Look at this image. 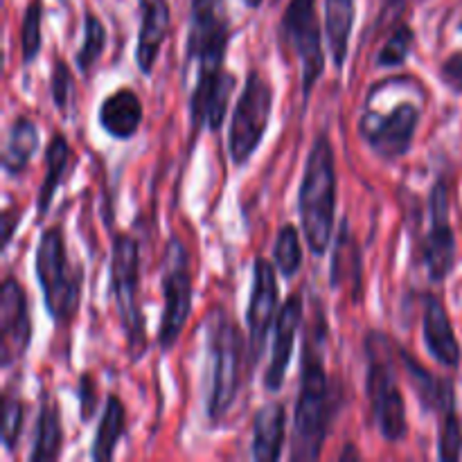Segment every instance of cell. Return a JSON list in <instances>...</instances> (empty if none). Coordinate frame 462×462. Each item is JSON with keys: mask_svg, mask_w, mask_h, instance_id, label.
Listing matches in <instances>:
<instances>
[{"mask_svg": "<svg viewBox=\"0 0 462 462\" xmlns=\"http://www.w3.org/2000/svg\"><path fill=\"white\" fill-rule=\"evenodd\" d=\"M275 264H271L264 257H257L253 264V287L251 300L246 307V325H248V356L251 364H260L264 355L266 337L269 329L275 325L278 319V300L280 289L278 278H275Z\"/></svg>", "mask_w": 462, "mask_h": 462, "instance_id": "13", "label": "cell"}, {"mask_svg": "<svg viewBox=\"0 0 462 462\" xmlns=\"http://www.w3.org/2000/svg\"><path fill=\"white\" fill-rule=\"evenodd\" d=\"M284 41L300 63L302 97H311V90L319 84L325 70L323 25L319 16V0H289L280 23Z\"/></svg>", "mask_w": 462, "mask_h": 462, "instance_id": "10", "label": "cell"}, {"mask_svg": "<svg viewBox=\"0 0 462 462\" xmlns=\"http://www.w3.org/2000/svg\"><path fill=\"white\" fill-rule=\"evenodd\" d=\"M230 25L224 0H189L188 61L203 68H219L226 61Z\"/></svg>", "mask_w": 462, "mask_h": 462, "instance_id": "12", "label": "cell"}, {"mask_svg": "<svg viewBox=\"0 0 462 462\" xmlns=\"http://www.w3.org/2000/svg\"><path fill=\"white\" fill-rule=\"evenodd\" d=\"M39 126L34 120L21 116L9 126L3 149V170L7 176H21L30 167L36 149H39Z\"/></svg>", "mask_w": 462, "mask_h": 462, "instance_id": "23", "label": "cell"}, {"mask_svg": "<svg viewBox=\"0 0 462 462\" xmlns=\"http://www.w3.org/2000/svg\"><path fill=\"white\" fill-rule=\"evenodd\" d=\"M72 70L63 59H57L52 63V75H50V95H52V104L59 111H66L68 102H70L72 93Z\"/></svg>", "mask_w": 462, "mask_h": 462, "instance_id": "33", "label": "cell"}, {"mask_svg": "<svg viewBox=\"0 0 462 462\" xmlns=\"http://www.w3.org/2000/svg\"><path fill=\"white\" fill-rule=\"evenodd\" d=\"M242 334L228 311L215 310L206 323L208 388L206 413L210 424H219L233 409L239 393L242 368Z\"/></svg>", "mask_w": 462, "mask_h": 462, "instance_id": "4", "label": "cell"}, {"mask_svg": "<svg viewBox=\"0 0 462 462\" xmlns=\"http://www.w3.org/2000/svg\"><path fill=\"white\" fill-rule=\"evenodd\" d=\"M332 388L319 341H305L300 388L293 409L291 460H319L332 422Z\"/></svg>", "mask_w": 462, "mask_h": 462, "instance_id": "2", "label": "cell"}, {"mask_svg": "<svg viewBox=\"0 0 462 462\" xmlns=\"http://www.w3.org/2000/svg\"><path fill=\"white\" fill-rule=\"evenodd\" d=\"M420 120H422V106L418 99H402L388 111L365 102L359 117V134L374 156L386 162H395L413 149Z\"/></svg>", "mask_w": 462, "mask_h": 462, "instance_id": "9", "label": "cell"}, {"mask_svg": "<svg viewBox=\"0 0 462 462\" xmlns=\"http://www.w3.org/2000/svg\"><path fill=\"white\" fill-rule=\"evenodd\" d=\"M23 424H25V404L21 397L7 391L3 395V445L9 454L21 442Z\"/></svg>", "mask_w": 462, "mask_h": 462, "instance_id": "32", "label": "cell"}, {"mask_svg": "<svg viewBox=\"0 0 462 462\" xmlns=\"http://www.w3.org/2000/svg\"><path fill=\"white\" fill-rule=\"evenodd\" d=\"M298 217L310 251L316 257L325 255L337 221V161L328 134H320L307 153L298 189Z\"/></svg>", "mask_w": 462, "mask_h": 462, "instance_id": "1", "label": "cell"}, {"mask_svg": "<svg viewBox=\"0 0 462 462\" xmlns=\"http://www.w3.org/2000/svg\"><path fill=\"white\" fill-rule=\"evenodd\" d=\"M18 219H21V208H7L3 212V251H7L12 244L14 233L18 228Z\"/></svg>", "mask_w": 462, "mask_h": 462, "instance_id": "36", "label": "cell"}, {"mask_svg": "<svg viewBox=\"0 0 462 462\" xmlns=\"http://www.w3.org/2000/svg\"><path fill=\"white\" fill-rule=\"evenodd\" d=\"M355 16V0H325V39L337 70H343L347 61Z\"/></svg>", "mask_w": 462, "mask_h": 462, "instance_id": "22", "label": "cell"}, {"mask_svg": "<svg viewBox=\"0 0 462 462\" xmlns=\"http://www.w3.org/2000/svg\"><path fill=\"white\" fill-rule=\"evenodd\" d=\"M70 144H68L66 135L54 134L50 138L48 147H45V174L41 180L39 194H36V210L39 217H45L50 212L54 197L59 192V185H61L63 174H66L68 165H70Z\"/></svg>", "mask_w": 462, "mask_h": 462, "instance_id": "24", "label": "cell"}, {"mask_svg": "<svg viewBox=\"0 0 462 462\" xmlns=\"http://www.w3.org/2000/svg\"><path fill=\"white\" fill-rule=\"evenodd\" d=\"M63 449V424L61 409L57 402L43 400L36 418V433L32 442L30 462H50L57 460Z\"/></svg>", "mask_w": 462, "mask_h": 462, "instance_id": "25", "label": "cell"}, {"mask_svg": "<svg viewBox=\"0 0 462 462\" xmlns=\"http://www.w3.org/2000/svg\"><path fill=\"white\" fill-rule=\"evenodd\" d=\"M440 79L451 93L462 95V52H454L440 66Z\"/></svg>", "mask_w": 462, "mask_h": 462, "instance_id": "35", "label": "cell"}, {"mask_svg": "<svg viewBox=\"0 0 462 462\" xmlns=\"http://www.w3.org/2000/svg\"><path fill=\"white\" fill-rule=\"evenodd\" d=\"M162 314L158 325V347L170 352L179 343L189 314H192V271L185 244L171 237L162 255Z\"/></svg>", "mask_w": 462, "mask_h": 462, "instance_id": "8", "label": "cell"}, {"mask_svg": "<svg viewBox=\"0 0 462 462\" xmlns=\"http://www.w3.org/2000/svg\"><path fill=\"white\" fill-rule=\"evenodd\" d=\"M34 273L52 323L59 328L70 325L79 311L81 271L70 264L66 239L57 226L41 233L34 255Z\"/></svg>", "mask_w": 462, "mask_h": 462, "instance_id": "5", "label": "cell"}, {"mask_svg": "<svg viewBox=\"0 0 462 462\" xmlns=\"http://www.w3.org/2000/svg\"><path fill=\"white\" fill-rule=\"evenodd\" d=\"M111 298L120 314L125 329L126 347L131 359L138 361L147 350V332H144L143 310L138 302L140 282V251L138 242L131 235H116L111 246Z\"/></svg>", "mask_w": 462, "mask_h": 462, "instance_id": "6", "label": "cell"}, {"mask_svg": "<svg viewBox=\"0 0 462 462\" xmlns=\"http://www.w3.org/2000/svg\"><path fill=\"white\" fill-rule=\"evenodd\" d=\"M126 433V406L117 395H108L106 406H104L102 420L97 424V431L93 438V449L90 458L95 462L113 460L117 445Z\"/></svg>", "mask_w": 462, "mask_h": 462, "instance_id": "26", "label": "cell"}, {"mask_svg": "<svg viewBox=\"0 0 462 462\" xmlns=\"http://www.w3.org/2000/svg\"><path fill=\"white\" fill-rule=\"evenodd\" d=\"M305 316V302L300 293H291L282 302L278 311V319L273 325V346H271V361L264 373V388L269 393L282 391L284 379H287L289 364H291L293 347H296L298 329Z\"/></svg>", "mask_w": 462, "mask_h": 462, "instance_id": "16", "label": "cell"}, {"mask_svg": "<svg viewBox=\"0 0 462 462\" xmlns=\"http://www.w3.org/2000/svg\"><path fill=\"white\" fill-rule=\"evenodd\" d=\"M144 108L138 93L131 88H117L102 99L97 111L99 126L113 140H131L143 126Z\"/></svg>", "mask_w": 462, "mask_h": 462, "instance_id": "18", "label": "cell"}, {"mask_svg": "<svg viewBox=\"0 0 462 462\" xmlns=\"http://www.w3.org/2000/svg\"><path fill=\"white\" fill-rule=\"evenodd\" d=\"M77 397H79V418L81 422H90L97 411V386L90 374H81L77 383Z\"/></svg>", "mask_w": 462, "mask_h": 462, "instance_id": "34", "label": "cell"}, {"mask_svg": "<svg viewBox=\"0 0 462 462\" xmlns=\"http://www.w3.org/2000/svg\"><path fill=\"white\" fill-rule=\"evenodd\" d=\"M43 48V0H30L21 21V61L32 66Z\"/></svg>", "mask_w": 462, "mask_h": 462, "instance_id": "29", "label": "cell"}, {"mask_svg": "<svg viewBox=\"0 0 462 462\" xmlns=\"http://www.w3.org/2000/svg\"><path fill=\"white\" fill-rule=\"evenodd\" d=\"M106 50V27L95 14L86 12L84 16V41L75 54V66L81 75H88Z\"/></svg>", "mask_w": 462, "mask_h": 462, "instance_id": "28", "label": "cell"}, {"mask_svg": "<svg viewBox=\"0 0 462 462\" xmlns=\"http://www.w3.org/2000/svg\"><path fill=\"white\" fill-rule=\"evenodd\" d=\"M368 373H365V393H368L370 411L374 427L386 442L406 440L409 436V415L406 400L397 377V355L400 347L383 332H370L364 343Z\"/></svg>", "mask_w": 462, "mask_h": 462, "instance_id": "3", "label": "cell"}, {"mask_svg": "<svg viewBox=\"0 0 462 462\" xmlns=\"http://www.w3.org/2000/svg\"><path fill=\"white\" fill-rule=\"evenodd\" d=\"M422 334L424 346L429 355L447 370H456L462 361L460 343L456 338L454 323L449 319L445 302L438 296L424 298V314H422Z\"/></svg>", "mask_w": 462, "mask_h": 462, "instance_id": "17", "label": "cell"}, {"mask_svg": "<svg viewBox=\"0 0 462 462\" xmlns=\"http://www.w3.org/2000/svg\"><path fill=\"white\" fill-rule=\"evenodd\" d=\"M262 3H264V0H244V5H246L248 9H260Z\"/></svg>", "mask_w": 462, "mask_h": 462, "instance_id": "37", "label": "cell"}, {"mask_svg": "<svg viewBox=\"0 0 462 462\" xmlns=\"http://www.w3.org/2000/svg\"><path fill=\"white\" fill-rule=\"evenodd\" d=\"M171 14L167 0H143V21H140L135 63L143 75H152L162 43L170 34Z\"/></svg>", "mask_w": 462, "mask_h": 462, "instance_id": "19", "label": "cell"}, {"mask_svg": "<svg viewBox=\"0 0 462 462\" xmlns=\"http://www.w3.org/2000/svg\"><path fill=\"white\" fill-rule=\"evenodd\" d=\"M32 346L30 298L16 278H5L0 287V365L5 370L25 356Z\"/></svg>", "mask_w": 462, "mask_h": 462, "instance_id": "14", "label": "cell"}, {"mask_svg": "<svg viewBox=\"0 0 462 462\" xmlns=\"http://www.w3.org/2000/svg\"><path fill=\"white\" fill-rule=\"evenodd\" d=\"M415 45V32L411 30L406 23H400L395 30L391 32V36L386 39V43L382 45L377 54V66L379 68H400L404 66L406 59L411 57Z\"/></svg>", "mask_w": 462, "mask_h": 462, "instance_id": "31", "label": "cell"}, {"mask_svg": "<svg viewBox=\"0 0 462 462\" xmlns=\"http://www.w3.org/2000/svg\"><path fill=\"white\" fill-rule=\"evenodd\" d=\"M273 116V86L260 70L253 68L246 75L242 95L235 104L228 131V156L235 167H244L257 152L269 131Z\"/></svg>", "mask_w": 462, "mask_h": 462, "instance_id": "7", "label": "cell"}, {"mask_svg": "<svg viewBox=\"0 0 462 462\" xmlns=\"http://www.w3.org/2000/svg\"><path fill=\"white\" fill-rule=\"evenodd\" d=\"M233 72L221 68H206L197 70V84L189 97V117H192L194 131H219L228 113V104L235 93Z\"/></svg>", "mask_w": 462, "mask_h": 462, "instance_id": "15", "label": "cell"}, {"mask_svg": "<svg viewBox=\"0 0 462 462\" xmlns=\"http://www.w3.org/2000/svg\"><path fill=\"white\" fill-rule=\"evenodd\" d=\"M402 364H404L406 373H409L411 383H413L424 411L440 415L445 411L456 409V391L454 382L449 377H436V374L429 373L422 364H418L406 352H402Z\"/></svg>", "mask_w": 462, "mask_h": 462, "instance_id": "21", "label": "cell"}, {"mask_svg": "<svg viewBox=\"0 0 462 462\" xmlns=\"http://www.w3.org/2000/svg\"><path fill=\"white\" fill-rule=\"evenodd\" d=\"M287 442V411L282 404H264L253 418L251 456L257 462H275L282 458Z\"/></svg>", "mask_w": 462, "mask_h": 462, "instance_id": "20", "label": "cell"}, {"mask_svg": "<svg viewBox=\"0 0 462 462\" xmlns=\"http://www.w3.org/2000/svg\"><path fill=\"white\" fill-rule=\"evenodd\" d=\"M462 456V420L449 409L438 415V458L456 462Z\"/></svg>", "mask_w": 462, "mask_h": 462, "instance_id": "30", "label": "cell"}, {"mask_svg": "<svg viewBox=\"0 0 462 462\" xmlns=\"http://www.w3.org/2000/svg\"><path fill=\"white\" fill-rule=\"evenodd\" d=\"M449 210V185L445 179H438L429 194V230L424 235L422 251H420L427 278L436 284L445 282L454 273L456 257H458Z\"/></svg>", "mask_w": 462, "mask_h": 462, "instance_id": "11", "label": "cell"}, {"mask_svg": "<svg viewBox=\"0 0 462 462\" xmlns=\"http://www.w3.org/2000/svg\"><path fill=\"white\" fill-rule=\"evenodd\" d=\"M302 244H300V233L293 224H284L280 228L278 237H275V246H273V264L275 269L280 271L284 280L296 278V273L300 271L302 266Z\"/></svg>", "mask_w": 462, "mask_h": 462, "instance_id": "27", "label": "cell"}]
</instances>
